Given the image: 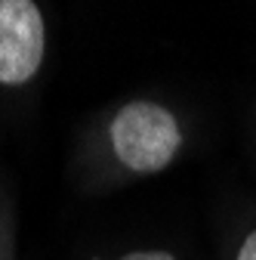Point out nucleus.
I'll list each match as a JSON object with an SVG mask.
<instances>
[{"mask_svg": "<svg viewBox=\"0 0 256 260\" xmlns=\"http://www.w3.org/2000/svg\"><path fill=\"white\" fill-rule=\"evenodd\" d=\"M176 118L154 103H130L111 121L114 155L136 174L164 171L179 149Z\"/></svg>", "mask_w": 256, "mask_h": 260, "instance_id": "obj_1", "label": "nucleus"}, {"mask_svg": "<svg viewBox=\"0 0 256 260\" xmlns=\"http://www.w3.org/2000/svg\"><path fill=\"white\" fill-rule=\"evenodd\" d=\"M44 16L31 0H0V84H25L44 59Z\"/></svg>", "mask_w": 256, "mask_h": 260, "instance_id": "obj_2", "label": "nucleus"}, {"mask_svg": "<svg viewBox=\"0 0 256 260\" xmlns=\"http://www.w3.org/2000/svg\"><path fill=\"white\" fill-rule=\"evenodd\" d=\"M238 260H256V233H250L238 251Z\"/></svg>", "mask_w": 256, "mask_h": 260, "instance_id": "obj_3", "label": "nucleus"}, {"mask_svg": "<svg viewBox=\"0 0 256 260\" xmlns=\"http://www.w3.org/2000/svg\"><path fill=\"white\" fill-rule=\"evenodd\" d=\"M120 260H173V257L164 254V251H139V254H126Z\"/></svg>", "mask_w": 256, "mask_h": 260, "instance_id": "obj_4", "label": "nucleus"}]
</instances>
